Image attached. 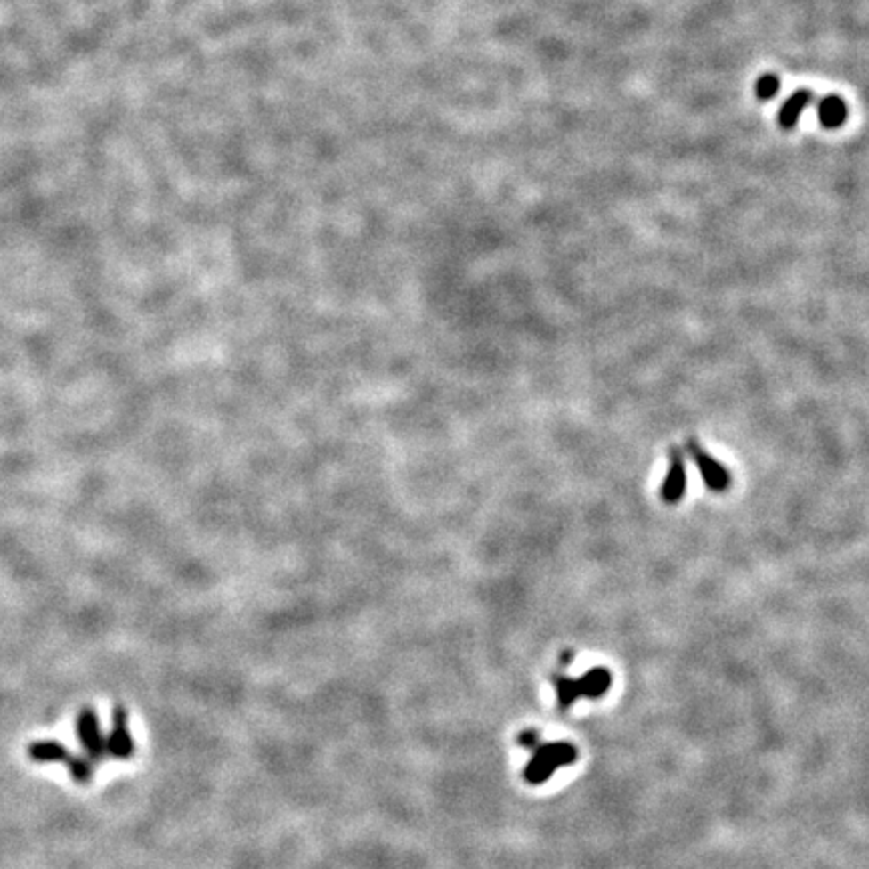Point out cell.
Masks as SVG:
<instances>
[{
  "mask_svg": "<svg viewBox=\"0 0 869 869\" xmlns=\"http://www.w3.org/2000/svg\"><path fill=\"white\" fill-rule=\"evenodd\" d=\"M612 677L606 669H592L580 678H556L557 698H560L562 709H568V706L580 701V698H600L608 693Z\"/></svg>",
  "mask_w": 869,
  "mask_h": 869,
  "instance_id": "cell-1",
  "label": "cell"
},
{
  "mask_svg": "<svg viewBox=\"0 0 869 869\" xmlns=\"http://www.w3.org/2000/svg\"><path fill=\"white\" fill-rule=\"evenodd\" d=\"M576 760V749L570 743H549L535 749L533 759L525 769L530 783H543L552 777L556 769Z\"/></svg>",
  "mask_w": 869,
  "mask_h": 869,
  "instance_id": "cell-2",
  "label": "cell"
},
{
  "mask_svg": "<svg viewBox=\"0 0 869 869\" xmlns=\"http://www.w3.org/2000/svg\"><path fill=\"white\" fill-rule=\"evenodd\" d=\"M75 733L79 744L93 763H99L107 755V736L101 731L99 715L93 706H83L75 720Z\"/></svg>",
  "mask_w": 869,
  "mask_h": 869,
  "instance_id": "cell-3",
  "label": "cell"
},
{
  "mask_svg": "<svg viewBox=\"0 0 869 869\" xmlns=\"http://www.w3.org/2000/svg\"><path fill=\"white\" fill-rule=\"evenodd\" d=\"M107 752L119 760H127L135 752V743L129 731L127 712L121 704H115L111 712V733L107 736Z\"/></svg>",
  "mask_w": 869,
  "mask_h": 869,
  "instance_id": "cell-4",
  "label": "cell"
},
{
  "mask_svg": "<svg viewBox=\"0 0 869 869\" xmlns=\"http://www.w3.org/2000/svg\"><path fill=\"white\" fill-rule=\"evenodd\" d=\"M688 451L698 465V471H701V475L704 479V485L709 487L711 491H717V493L727 491L728 485H731V475H728V471L723 467V465L717 463L706 451H703L696 441H688Z\"/></svg>",
  "mask_w": 869,
  "mask_h": 869,
  "instance_id": "cell-5",
  "label": "cell"
},
{
  "mask_svg": "<svg viewBox=\"0 0 869 869\" xmlns=\"http://www.w3.org/2000/svg\"><path fill=\"white\" fill-rule=\"evenodd\" d=\"M686 489V471L685 459H682L680 449H672L670 455V471L664 479V485L661 489V495L666 503H678Z\"/></svg>",
  "mask_w": 869,
  "mask_h": 869,
  "instance_id": "cell-6",
  "label": "cell"
},
{
  "mask_svg": "<svg viewBox=\"0 0 869 869\" xmlns=\"http://www.w3.org/2000/svg\"><path fill=\"white\" fill-rule=\"evenodd\" d=\"M27 755L33 763H63L67 765V760L71 759L73 752L69 751L63 743L59 741H35L27 747Z\"/></svg>",
  "mask_w": 869,
  "mask_h": 869,
  "instance_id": "cell-7",
  "label": "cell"
},
{
  "mask_svg": "<svg viewBox=\"0 0 869 869\" xmlns=\"http://www.w3.org/2000/svg\"><path fill=\"white\" fill-rule=\"evenodd\" d=\"M817 111H819L821 126L827 129L841 127L845 119H848V107H845L843 99H840L837 95H827L825 99H821Z\"/></svg>",
  "mask_w": 869,
  "mask_h": 869,
  "instance_id": "cell-8",
  "label": "cell"
},
{
  "mask_svg": "<svg viewBox=\"0 0 869 869\" xmlns=\"http://www.w3.org/2000/svg\"><path fill=\"white\" fill-rule=\"evenodd\" d=\"M813 93L811 91H797L791 95L785 103H783L779 111V123L785 129L795 127V123L801 118V113L805 111V107L811 103Z\"/></svg>",
  "mask_w": 869,
  "mask_h": 869,
  "instance_id": "cell-9",
  "label": "cell"
},
{
  "mask_svg": "<svg viewBox=\"0 0 869 869\" xmlns=\"http://www.w3.org/2000/svg\"><path fill=\"white\" fill-rule=\"evenodd\" d=\"M67 767H69V775H71V779L75 783H79V785H87V783L93 779V767H95V763L87 757V755H71V759L67 760Z\"/></svg>",
  "mask_w": 869,
  "mask_h": 869,
  "instance_id": "cell-10",
  "label": "cell"
},
{
  "mask_svg": "<svg viewBox=\"0 0 869 869\" xmlns=\"http://www.w3.org/2000/svg\"><path fill=\"white\" fill-rule=\"evenodd\" d=\"M779 87H781V81H779L777 75H763L757 81L755 93H757V97L760 101H769V99H773L775 95H777Z\"/></svg>",
  "mask_w": 869,
  "mask_h": 869,
  "instance_id": "cell-11",
  "label": "cell"
}]
</instances>
